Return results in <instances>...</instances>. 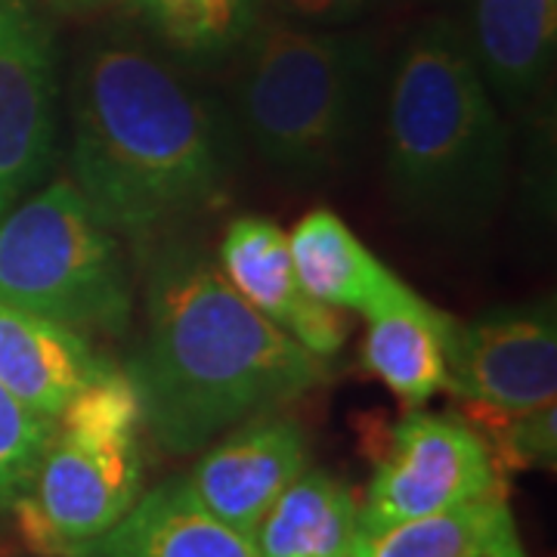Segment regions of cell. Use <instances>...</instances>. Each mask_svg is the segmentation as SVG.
<instances>
[{
	"instance_id": "cell-1",
	"label": "cell",
	"mask_w": 557,
	"mask_h": 557,
	"mask_svg": "<svg viewBox=\"0 0 557 557\" xmlns=\"http://www.w3.org/2000/svg\"><path fill=\"white\" fill-rule=\"evenodd\" d=\"M72 183L119 239L149 245L230 186L236 127L177 60L137 35L84 44L69 75Z\"/></svg>"
},
{
	"instance_id": "cell-2",
	"label": "cell",
	"mask_w": 557,
	"mask_h": 557,
	"mask_svg": "<svg viewBox=\"0 0 557 557\" xmlns=\"http://www.w3.org/2000/svg\"><path fill=\"white\" fill-rule=\"evenodd\" d=\"M146 304L149 329L124 375L143 428L168 453H199L325 381L322 359L245 304L196 248L159 255Z\"/></svg>"
},
{
	"instance_id": "cell-3",
	"label": "cell",
	"mask_w": 557,
	"mask_h": 557,
	"mask_svg": "<svg viewBox=\"0 0 557 557\" xmlns=\"http://www.w3.org/2000/svg\"><path fill=\"white\" fill-rule=\"evenodd\" d=\"M511 137L458 22L428 20L387 87L384 174L399 214L443 236H474L508 189Z\"/></svg>"
},
{
	"instance_id": "cell-4",
	"label": "cell",
	"mask_w": 557,
	"mask_h": 557,
	"mask_svg": "<svg viewBox=\"0 0 557 557\" xmlns=\"http://www.w3.org/2000/svg\"><path fill=\"white\" fill-rule=\"evenodd\" d=\"M236 119L285 177L325 180L357 152L379 90V53L362 35L258 20L239 47Z\"/></svg>"
},
{
	"instance_id": "cell-5",
	"label": "cell",
	"mask_w": 557,
	"mask_h": 557,
	"mask_svg": "<svg viewBox=\"0 0 557 557\" xmlns=\"http://www.w3.org/2000/svg\"><path fill=\"white\" fill-rule=\"evenodd\" d=\"M143 409L124 372H109L53 421L28 490L13 505L22 539L44 557H87L139 498Z\"/></svg>"
},
{
	"instance_id": "cell-6",
	"label": "cell",
	"mask_w": 557,
	"mask_h": 557,
	"mask_svg": "<svg viewBox=\"0 0 557 557\" xmlns=\"http://www.w3.org/2000/svg\"><path fill=\"white\" fill-rule=\"evenodd\" d=\"M0 300L87 338L131 329L121 239L72 180L47 183L0 214Z\"/></svg>"
},
{
	"instance_id": "cell-7",
	"label": "cell",
	"mask_w": 557,
	"mask_h": 557,
	"mask_svg": "<svg viewBox=\"0 0 557 557\" xmlns=\"http://www.w3.org/2000/svg\"><path fill=\"white\" fill-rule=\"evenodd\" d=\"M478 428L458 416L412 412L391 431L372 474L357 533H375L505 490Z\"/></svg>"
},
{
	"instance_id": "cell-8",
	"label": "cell",
	"mask_w": 557,
	"mask_h": 557,
	"mask_svg": "<svg viewBox=\"0 0 557 557\" xmlns=\"http://www.w3.org/2000/svg\"><path fill=\"white\" fill-rule=\"evenodd\" d=\"M57 40L38 0H0V214L38 189L60 134Z\"/></svg>"
},
{
	"instance_id": "cell-9",
	"label": "cell",
	"mask_w": 557,
	"mask_h": 557,
	"mask_svg": "<svg viewBox=\"0 0 557 557\" xmlns=\"http://www.w3.org/2000/svg\"><path fill=\"white\" fill-rule=\"evenodd\" d=\"M446 391L461 403L502 412L555 406L557 319L552 304L502 307L446 322Z\"/></svg>"
},
{
	"instance_id": "cell-10",
	"label": "cell",
	"mask_w": 557,
	"mask_h": 557,
	"mask_svg": "<svg viewBox=\"0 0 557 557\" xmlns=\"http://www.w3.org/2000/svg\"><path fill=\"white\" fill-rule=\"evenodd\" d=\"M304 471L307 437L300 424L260 416L208 449L183 483L214 518L255 539L263 515Z\"/></svg>"
},
{
	"instance_id": "cell-11",
	"label": "cell",
	"mask_w": 557,
	"mask_h": 557,
	"mask_svg": "<svg viewBox=\"0 0 557 557\" xmlns=\"http://www.w3.org/2000/svg\"><path fill=\"white\" fill-rule=\"evenodd\" d=\"M218 263L223 278L245 304H251L260 317L270 319L310 354L329 359L344 347L350 332L347 319L335 307L319 304L300 285L288 233L276 220L255 214L233 220L220 242Z\"/></svg>"
},
{
	"instance_id": "cell-12",
	"label": "cell",
	"mask_w": 557,
	"mask_h": 557,
	"mask_svg": "<svg viewBox=\"0 0 557 557\" xmlns=\"http://www.w3.org/2000/svg\"><path fill=\"white\" fill-rule=\"evenodd\" d=\"M458 25L502 109L533 112L555 69L557 0H461Z\"/></svg>"
},
{
	"instance_id": "cell-13",
	"label": "cell",
	"mask_w": 557,
	"mask_h": 557,
	"mask_svg": "<svg viewBox=\"0 0 557 557\" xmlns=\"http://www.w3.org/2000/svg\"><path fill=\"white\" fill-rule=\"evenodd\" d=\"M112 372L87 335L0 300V384L32 412L57 421L87 384Z\"/></svg>"
},
{
	"instance_id": "cell-14",
	"label": "cell",
	"mask_w": 557,
	"mask_h": 557,
	"mask_svg": "<svg viewBox=\"0 0 557 557\" xmlns=\"http://www.w3.org/2000/svg\"><path fill=\"white\" fill-rule=\"evenodd\" d=\"M449 313L406 282L366 313L362 366L406 406H421L446 391L443 335Z\"/></svg>"
},
{
	"instance_id": "cell-15",
	"label": "cell",
	"mask_w": 557,
	"mask_h": 557,
	"mask_svg": "<svg viewBox=\"0 0 557 557\" xmlns=\"http://www.w3.org/2000/svg\"><path fill=\"white\" fill-rule=\"evenodd\" d=\"M87 557H260L255 539L218 520L183 480H168L87 552Z\"/></svg>"
},
{
	"instance_id": "cell-16",
	"label": "cell",
	"mask_w": 557,
	"mask_h": 557,
	"mask_svg": "<svg viewBox=\"0 0 557 557\" xmlns=\"http://www.w3.org/2000/svg\"><path fill=\"white\" fill-rule=\"evenodd\" d=\"M350 557H527L505 490L375 533H357Z\"/></svg>"
},
{
	"instance_id": "cell-17",
	"label": "cell",
	"mask_w": 557,
	"mask_h": 557,
	"mask_svg": "<svg viewBox=\"0 0 557 557\" xmlns=\"http://www.w3.org/2000/svg\"><path fill=\"white\" fill-rule=\"evenodd\" d=\"M288 248L300 285L325 307L341 313H369L403 278L391 273L357 233L332 211L319 208L288 233Z\"/></svg>"
},
{
	"instance_id": "cell-18",
	"label": "cell",
	"mask_w": 557,
	"mask_h": 557,
	"mask_svg": "<svg viewBox=\"0 0 557 557\" xmlns=\"http://www.w3.org/2000/svg\"><path fill=\"white\" fill-rule=\"evenodd\" d=\"M359 530L354 493L325 471H304L263 515L260 557H350Z\"/></svg>"
},
{
	"instance_id": "cell-19",
	"label": "cell",
	"mask_w": 557,
	"mask_h": 557,
	"mask_svg": "<svg viewBox=\"0 0 557 557\" xmlns=\"http://www.w3.org/2000/svg\"><path fill=\"white\" fill-rule=\"evenodd\" d=\"M180 62L208 65L236 53L260 20L263 0H127Z\"/></svg>"
},
{
	"instance_id": "cell-20",
	"label": "cell",
	"mask_w": 557,
	"mask_h": 557,
	"mask_svg": "<svg viewBox=\"0 0 557 557\" xmlns=\"http://www.w3.org/2000/svg\"><path fill=\"white\" fill-rule=\"evenodd\" d=\"M468 421H474L486 440L498 474L523 468H555L557 456V409L539 406L527 412H502L490 406L461 403Z\"/></svg>"
},
{
	"instance_id": "cell-21",
	"label": "cell",
	"mask_w": 557,
	"mask_h": 557,
	"mask_svg": "<svg viewBox=\"0 0 557 557\" xmlns=\"http://www.w3.org/2000/svg\"><path fill=\"white\" fill-rule=\"evenodd\" d=\"M50 434L53 421L32 412L0 384V518L13 515V505L28 490Z\"/></svg>"
},
{
	"instance_id": "cell-22",
	"label": "cell",
	"mask_w": 557,
	"mask_h": 557,
	"mask_svg": "<svg viewBox=\"0 0 557 557\" xmlns=\"http://www.w3.org/2000/svg\"><path fill=\"white\" fill-rule=\"evenodd\" d=\"M278 7L292 16L317 22H335L354 16L369 0H276Z\"/></svg>"
},
{
	"instance_id": "cell-23",
	"label": "cell",
	"mask_w": 557,
	"mask_h": 557,
	"mask_svg": "<svg viewBox=\"0 0 557 557\" xmlns=\"http://www.w3.org/2000/svg\"><path fill=\"white\" fill-rule=\"evenodd\" d=\"M47 7L69 13V16H84V13H100L112 3H127V0H44Z\"/></svg>"
}]
</instances>
